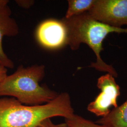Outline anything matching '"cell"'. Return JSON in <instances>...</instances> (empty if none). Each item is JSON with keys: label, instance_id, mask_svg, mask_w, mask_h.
Returning a JSON list of instances; mask_svg holds the SVG:
<instances>
[{"label": "cell", "instance_id": "3", "mask_svg": "<svg viewBox=\"0 0 127 127\" xmlns=\"http://www.w3.org/2000/svg\"><path fill=\"white\" fill-rule=\"evenodd\" d=\"M45 74L44 65L35 64L27 67L20 65L14 73L7 75L0 84V96H11L27 105L50 102L59 94L40 84Z\"/></svg>", "mask_w": 127, "mask_h": 127}, {"label": "cell", "instance_id": "13", "mask_svg": "<svg viewBox=\"0 0 127 127\" xmlns=\"http://www.w3.org/2000/svg\"><path fill=\"white\" fill-rule=\"evenodd\" d=\"M7 69L0 64V84L7 76Z\"/></svg>", "mask_w": 127, "mask_h": 127}, {"label": "cell", "instance_id": "10", "mask_svg": "<svg viewBox=\"0 0 127 127\" xmlns=\"http://www.w3.org/2000/svg\"><path fill=\"white\" fill-rule=\"evenodd\" d=\"M65 123L70 127H105L75 114L71 118L65 119Z\"/></svg>", "mask_w": 127, "mask_h": 127}, {"label": "cell", "instance_id": "4", "mask_svg": "<svg viewBox=\"0 0 127 127\" xmlns=\"http://www.w3.org/2000/svg\"><path fill=\"white\" fill-rule=\"evenodd\" d=\"M96 86L101 91L95 100L88 104L87 109L98 117H104L110 112V108L118 106L117 99L120 95V88L115 78L107 73L99 77Z\"/></svg>", "mask_w": 127, "mask_h": 127}, {"label": "cell", "instance_id": "6", "mask_svg": "<svg viewBox=\"0 0 127 127\" xmlns=\"http://www.w3.org/2000/svg\"><path fill=\"white\" fill-rule=\"evenodd\" d=\"M36 37L43 47L51 49H57L66 45L67 30L61 20H47L39 26Z\"/></svg>", "mask_w": 127, "mask_h": 127}, {"label": "cell", "instance_id": "5", "mask_svg": "<svg viewBox=\"0 0 127 127\" xmlns=\"http://www.w3.org/2000/svg\"><path fill=\"white\" fill-rule=\"evenodd\" d=\"M88 13L101 23L121 27L127 25V0H95Z\"/></svg>", "mask_w": 127, "mask_h": 127}, {"label": "cell", "instance_id": "11", "mask_svg": "<svg viewBox=\"0 0 127 127\" xmlns=\"http://www.w3.org/2000/svg\"><path fill=\"white\" fill-rule=\"evenodd\" d=\"M36 127H70L66 123L55 124L51 120V118L47 119L41 122Z\"/></svg>", "mask_w": 127, "mask_h": 127}, {"label": "cell", "instance_id": "12", "mask_svg": "<svg viewBox=\"0 0 127 127\" xmlns=\"http://www.w3.org/2000/svg\"><path fill=\"white\" fill-rule=\"evenodd\" d=\"M16 2L18 6L24 8L28 9L31 7L34 3V0H16Z\"/></svg>", "mask_w": 127, "mask_h": 127}, {"label": "cell", "instance_id": "2", "mask_svg": "<svg viewBox=\"0 0 127 127\" xmlns=\"http://www.w3.org/2000/svg\"><path fill=\"white\" fill-rule=\"evenodd\" d=\"M67 30L66 45L73 50H78L82 43L86 44L94 52L96 61L91 63L89 67L107 72L114 78L118 74L111 65L102 60L100 53L103 50V41L110 33H127V29L115 27L101 23L92 18L87 12L71 18L61 19Z\"/></svg>", "mask_w": 127, "mask_h": 127}, {"label": "cell", "instance_id": "9", "mask_svg": "<svg viewBox=\"0 0 127 127\" xmlns=\"http://www.w3.org/2000/svg\"><path fill=\"white\" fill-rule=\"evenodd\" d=\"M95 2V0H69L68 9L64 18L68 19L88 12Z\"/></svg>", "mask_w": 127, "mask_h": 127}, {"label": "cell", "instance_id": "7", "mask_svg": "<svg viewBox=\"0 0 127 127\" xmlns=\"http://www.w3.org/2000/svg\"><path fill=\"white\" fill-rule=\"evenodd\" d=\"M11 16L8 5L0 9V64L9 68H14V64L4 51L2 40L4 36H15L19 32L18 25Z\"/></svg>", "mask_w": 127, "mask_h": 127}, {"label": "cell", "instance_id": "14", "mask_svg": "<svg viewBox=\"0 0 127 127\" xmlns=\"http://www.w3.org/2000/svg\"><path fill=\"white\" fill-rule=\"evenodd\" d=\"M9 2L8 0H0V9L8 5Z\"/></svg>", "mask_w": 127, "mask_h": 127}, {"label": "cell", "instance_id": "8", "mask_svg": "<svg viewBox=\"0 0 127 127\" xmlns=\"http://www.w3.org/2000/svg\"><path fill=\"white\" fill-rule=\"evenodd\" d=\"M96 123L105 127H127V100Z\"/></svg>", "mask_w": 127, "mask_h": 127}, {"label": "cell", "instance_id": "1", "mask_svg": "<svg viewBox=\"0 0 127 127\" xmlns=\"http://www.w3.org/2000/svg\"><path fill=\"white\" fill-rule=\"evenodd\" d=\"M74 114L67 92L59 94L44 104L27 105L13 97L0 98V127H36L48 118H71Z\"/></svg>", "mask_w": 127, "mask_h": 127}]
</instances>
